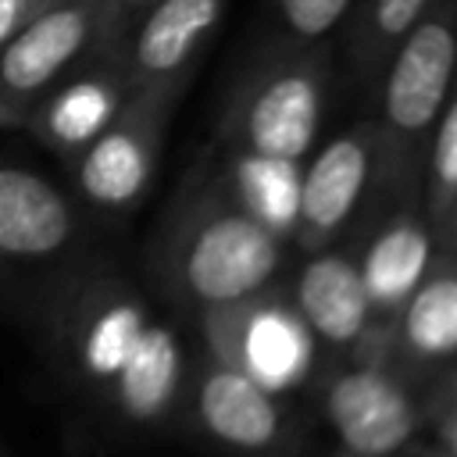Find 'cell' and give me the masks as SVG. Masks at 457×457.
I'll use <instances>...</instances> for the list:
<instances>
[{
    "label": "cell",
    "mask_w": 457,
    "mask_h": 457,
    "mask_svg": "<svg viewBox=\"0 0 457 457\" xmlns=\"http://www.w3.org/2000/svg\"><path fill=\"white\" fill-rule=\"evenodd\" d=\"M282 239L250 218L214 179L189 182L154 243V278L182 311H207L268 289Z\"/></svg>",
    "instance_id": "obj_1"
},
{
    "label": "cell",
    "mask_w": 457,
    "mask_h": 457,
    "mask_svg": "<svg viewBox=\"0 0 457 457\" xmlns=\"http://www.w3.org/2000/svg\"><path fill=\"white\" fill-rule=\"evenodd\" d=\"M328 54L300 43L239 79L218 125V146H236L271 161H303L318 139L325 111Z\"/></svg>",
    "instance_id": "obj_2"
},
{
    "label": "cell",
    "mask_w": 457,
    "mask_h": 457,
    "mask_svg": "<svg viewBox=\"0 0 457 457\" xmlns=\"http://www.w3.org/2000/svg\"><path fill=\"white\" fill-rule=\"evenodd\" d=\"M154 321L150 303L114 271H89L61 289L50 318L57 364L82 393L107 403V393Z\"/></svg>",
    "instance_id": "obj_3"
},
{
    "label": "cell",
    "mask_w": 457,
    "mask_h": 457,
    "mask_svg": "<svg viewBox=\"0 0 457 457\" xmlns=\"http://www.w3.org/2000/svg\"><path fill=\"white\" fill-rule=\"evenodd\" d=\"M378 164L396 171L432 132L457 75V0H428L386 61Z\"/></svg>",
    "instance_id": "obj_4"
},
{
    "label": "cell",
    "mask_w": 457,
    "mask_h": 457,
    "mask_svg": "<svg viewBox=\"0 0 457 457\" xmlns=\"http://www.w3.org/2000/svg\"><path fill=\"white\" fill-rule=\"evenodd\" d=\"M196 325L211 361L243 371L275 396L303 386L314 371L318 339L293 300H282L271 286L246 300L200 311Z\"/></svg>",
    "instance_id": "obj_5"
},
{
    "label": "cell",
    "mask_w": 457,
    "mask_h": 457,
    "mask_svg": "<svg viewBox=\"0 0 457 457\" xmlns=\"http://www.w3.org/2000/svg\"><path fill=\"white\" fill-rule=\"evenodd\" d=\"M189 79L150 82L129 93L111 125L71 161L79 196L100 214L132 211L150 189L168 118Z\"/></svg>",
    "instance_id": "obj_6"
},
{
    "label": "cell",
    "mask_w": 457,
    "mask_h": 457,
    "mask_svg": "<svg viewBox=\"0 0 457 457\" xmlns=\"http://www.w3.org/2000/svg\"><path fill=\"white\" fill-rule=\"evenodd\" d=\"M325 421L346 457H389L414 443L421 411L393 368L357 361L328 378L321 396Z\"/></svg>",
    "instance_id": "obj_7"
},
{
    "label": "cell",
    "mask_w": 457,
    "mask_h": 457,
    "mask_svg": "<svg viewBox=\"0 0 457 457\" xmlns=\"http://www.w3.org/2000/svg\"><path fill=\"white\" fill-rule=\"evenodd\" d=\"M104 0H57L32 14L0 50V93L32 111L57 75L93 54Z\"/></svg>",
    "instance_id": "obj_8"
},
{
    "label": "cell",
    "mask_w": 457,
    "mask_h": 457,
    "mask_svg": "<svg viewBox=\"0 0 457 457\" xmlns=\"http://www.w3.org/2000/svg\"><path fill=\"white\" fill-rule=\"evenodd\" d=\"M378 168V129L357 125L328 139L300 171V204L293 236L300 250H325L336 232L353 218L368 179Z\"/></svg>",
    "instance_id": "obj_9"
},
{
    "label": "cell",
    "mask_w": 457,
    "mask_h": 457,
    "mask_svg": "<svg viewBox=\"0 0 457 457\" xmlns=\"http://www.w3.org/2000/svg\"><path fill=\"white\" fill-rule=\"evenodd\" d=\"M132 86L121 54H96L86 75L39 96L25 118V132L64 161H75L121 111Z\"/></svg>",
    "instance_id": "obj_10"
},
{
    "label": "cell",
    "mask_w": 457,
    "mask_h": 457,
    "mask_svg": "<svg viewBox=\"0 0 457 457\" xmlns=\"http://www.w3.org/2000/svg\"><path fill=\"white\" fill-rule=\"evenodd\" d=\"M79 236L71 200L39 171L0 161V261H50Z\"/></svg>",
    "instance_id": "obj_11"
},
{
    "label": "cell",
    "mask_w": 457,
    "mask_h": 457,
    "mask_svg": "<svg viewBox=\"0 0 457 457\" xmlns=\"http://www.w3.org/2000/svg\"><path fill=\"white\" fill-rule=\"evenodd\" d=\"M221 7L225 0H154L121 50L129 86L189 79L196 54L221 21Z\"/></svg>",
    "instance_id": "obj_12"
},
{
    "label": "cell",
    "mask_w": 457,
    "mask_h": 457,
    "mask_svg": "<svg viewBox=\"0 0 457 457\" xmlns=\"http://www.w3.org/2000/svg\"><path fill=\"white\" fill-rule=\"evenodd\" d=\"M193 411L211 439L239 453H264L282 439V411L275 393L211 357L196 375Z\"/></svg>",
    "instance_id": "obj_13"
},
{
    "label": "cell",
    "mask_w": 457,
    "mask_h": 457,
    "mask_svg": "<svg viewBox=\"0 0 457 457\" xmlns=\"http://www.w3.org/2000/svg\"><path fill=\"white\" fill-rule=\"evenodd\" d=\"M293 307L311 336L328 350H353L375 321L353 253L314 250L293 286Z\"/></svg>",
    "instance_id": "obj_14"
},
{
    "label": "cell",
    "mask_w": 457,
    "mask_h": 457,
    "mask_svg": "<svg viewBox=\"0 0 457 457\" xmlns=\"http://www.w3.org/2000/svg\"><path fill=\"white\" fill-rule=\"evenodd\" d=\"M186 393V346L175 325L154 318L118 371L107 407L129 425H164Z\"/></svg>",
    "instance_id": "obj_15"
},
{
    "label": "cell",
    "mask_w": 457,
    "mask_h": 457,
    "mask_svg": "<svg viewBox=\"0 0 457 457\" xmlns=\"http://www.w3.org/2000/svg\"><path fill=\"white\" fill-rule=\"evenodd\" d=\"M432 257H436V236L428 228V218L418 214L414 207L396 211L357 257L371 314L396 318V311L425 278Z\"/></svg>",
    "instance_id": "obj_16"
},
{
    "label": "cell",
    "mask_w": 457,
    "mask_h": 457,
    "mask_svg": "<svg viewBox=\"0 0 457 457\" xmlns=\"http://www.w3.org/2000/svg\"><path fill=\"white\" fill-rule=\"evenodd\" d=\"M407 353L418 364L446 361L457 353V257H432L425 278L396 311L389 353Z\"/></svg>",
    "instance_id": "obj_17"
},
{
    "label": "cell",
    "mask_w": 457,
    "mask_h": 457,
    "mask_svg": "<svg viewBox=\"0 0 457 457\" xmlns=\"http://www.w3.org/2000/svg\"><path fill=\"white\" fill-rule=\"evenodd\" d=\"M214 182L268 232L278 239L293 236L296 204H300V164L296 161H271L236 146H221Z\"/></svg>",
    "instance_id": "obj_18"
},
{
    "label": "cell",
    "mask_w": 457,
    "mask_h": 457,
    "mask_svg": "<svg viewBox=\"0 0 457 457\" xmlns=\"http://www.w3.org/2000/svg\"><path fill=\"white\" fill-rule=\"evenodd\" d=\"M425 7H428V0H368L361 29H357V43H353L357 71L364 79H375L386 68L389 54L396 50L403 32L418 21V14Z\"/></svg>",
    "instance_id": "obj_19"
},
{
    "label": "cell",
    "mask_w": 457,
    "mask_h": 457,
    "mask_svg": "<svg viewBox=\"0 0 457 457\" xmlns=\"http://www.w3.org/2000/svg\"><path fill=\"white\" fill-rule=\"evenodd\" d=\"M457 200V93L446 96L436 125H432V150H428V196L425 214L439 225Z\"/></svg>",
    "instance_id": "obj_20"
},
{
    "label": "cell",
    "mask_w": 457,
    "mask_h": 457,
    "mask_svg": "<svg viewBox=\"0 0 457 457\" xmlns=\"http://www.w3.org/2000/svg\"><path fill=\"white\" fill-rule=\"evenodd\" d=\"M350 11V0H275L282 29L296 43H321Z\"/></svg>",
    "instance_id": "obj_21"
},
{
    "label": "cell",
    "mask_w": 457,
    "mask_h": 457,
    "mask_svg": "<svg viewBox=\"0 0 457 457\" xmlns=\"http://www.w3.org/2000/svg\"><path fill=\"white\" fill-rule=\"evenodd\" d=\"M154 0H104L100 7V29H96V46H93V57L96 54H121L136 21L146 14Z\"/></svg>",
    "instance_id": "obj_22"
},
{
    "label": "cell",
    "mask_w": 457,
    "mask_h": 457,
    "mask_svg": "<svg viewBox=\"0 0 457 457\" xmlns=\"http://www.w3.org/2000/svg\"><path fill=\"white\" fill-rule=\"evenodd\" d=\"M43 7L36 4V0H0V50H4V43L32 18V14H39Z\"/></svg>",
    "instance_id": "obj_23"
},
{
    "label": "cell",
    "mask_w": 457,
    "mask_h": 457,
    "mask_svg": "<svg viewBox=\"0 0 457 457\" xmlns=\"http://www.w3.org/2000/svg\"><path fill=\"white\" fill-rule=\"evenodd\" d=\"M439 439H443V446L450 450V453H457V403L453 407H446V411H439Z\"/></svg>",
    "instance_id": "obj_24"
},
{
    "label": "cell",
    "mask_w": 457,
    "mask_h": 457,
    "mask_svg": "<svg viewBox=\"0 0 457 457\" xmlns=\"http://www.w3.org/2000/svg\"><path fill=\"white\" fill-rule=\"evenodd\" d=\"M436 228H439V243H443V250L457 257V200L450 204V211H446V218H443V221H439Z\"/></svg>",
    "instance_id": "obj_25"
},
{
    "label": "cell",
    "mask_w": 457,
    "mask_h": 457,
    "mask_svg": "<svg viewBox=\"0 0 457 457\" xmlns=\"http://www.w3.org/2000/svg\"><path fill=\"white\" fill-rule=\"evenodd\" d=\"M25 118H29V107H21L0 93V129H21Z\"/></svg>",
    "instance_id": "obj_26"
},
{
    "label": "cell",
    "mask_w": 457,
    "mask_h": 457,
    "mask_svg": "<svg viewBox=\"0 0 457 457\" xmlns=\"http://www.w3.org/2000/svg\"><path fill=\"white\" fill-rule=\"evenodd\" d=\"M453 403H457V375L439 389V396H436V414L446 411V407H453Z\"/></svg>",
    "instance_id": "obj_27"
},
{
    "label": "cell",
    "mask_w": 457,
    "mask_h": 457,
    "mask_svg": "<svg viewBox=\"0 0 457 457\" xmlns=\"http://www.w3.org/2000/svg\"><path fill=\"white\" fill-rule=\"evenodd\" d=\"M389 457H400V453H389ZM411 457H457V453H425V450H414Z\"/></svg>",
    "instance_id": "obj_28"
},
{
    "label": "cell",
    "mask_w": 457,
    "mask_h": 457,
    "mask_svg": "<svg viewBox=\"0 0 457 457\" xmlns=\"http://www.w3.org/2000/svg\"><path fill=\"white\" fill-rule=\"evenodd\" d=\"M36 4H39V7H46V4H57V0H36Z\"/></svg>",
    "instance_id": "obj_29"
}]
</instances>
